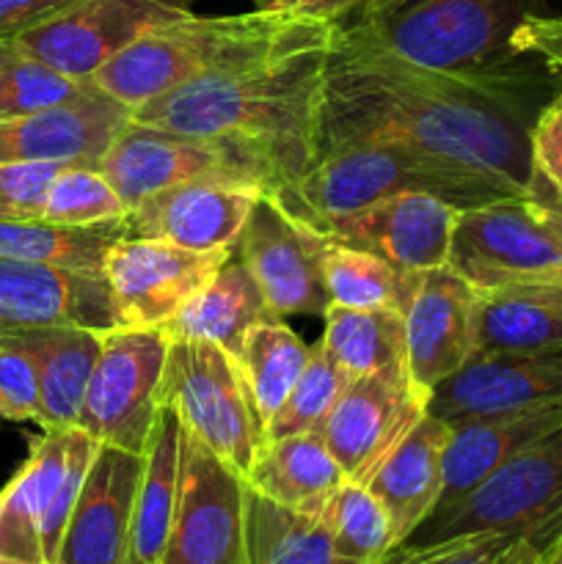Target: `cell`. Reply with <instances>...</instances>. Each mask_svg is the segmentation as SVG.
I'll return each mask as SVG.
<instances>
[{"label": "cell", "instance_id": "681fc988", "mask_svg": "<svg viewBox=\"0 0 562 564\" xmlns=\"http://www.w3.org/2000/svg\"><path fill=\"white\" fill-rule=\"evenodd\" d=\"M543 564H562V529L556 532V538L545 545Z\"/></svg>", "mask_w": 562, "mask_h": 564}, {"label": "cell", "instance_id": "f35d334b", "mask_svg": "<svg viewBox=\"0 0 562 564\" xmlns=\"http://www.w3.org/2000/svg\"><path fill=\"white\" fill-rule=\"evenodd\" d=\"M91 86L94 83L72 80L11 47L9 58L0 64V121L64 105Z\"/></svg>", "mask_w": 562, "mask_h": 564}, {"label": "cell", "instance_id": "d590c367", "mask_svg": "<svg viewBox=\"0 0 562 564\" xmlns=\"http://www.w3.org/2000/svg\"><path fill=\"white\" fill-rule=\"evenodd\" d=\"M314 516L331 534L336 554L356 564H375L397 549L395 532L380 501L367 485L342 482Z\"/></svg>", "mask_w": 562, "mask_h": 564}, {"label": "cell", "instance_id": "cb8c5ba5", "mask_svg": "<svg viewBox=\"0 0 562 564\" xmlns=\"http://www.w3.org/2000/svg\"><path fill=\"white\" fill-rule=\"evenodd\" d=\"M452 427L433 413L391 449L375 468L367 488L386 510L397 545L406 543L439 507L444 488V452Z\"/></svg>", "mask_w": 562, "mask_h": 564}, {"label": "cell", "instance_id": "5b68a950", "mask_svg": "<svg viewBox=\"0 0 562 564\" xmlns=\"http://www.w3.org/2000/svg\"><path fill=\"white\" fill-rule=\"evenodd\" d=\"M400 193H428L457 209L516 198L468 165L391 141L331 149L314 160L306 174L270 196L317 229L325 220Z\"/></svg>", "mask_w": 562, "mask_h": 564}, {"label": "cell", "instance_id": "1f68e13d", "mask_svg": "<svg viewBox=\"0 0 562 564\" xmlns=\"http://www.w3.org/2000/svg\"><path fill=\"white\" fill-rule=\"evenodd\" d=\"M309 356L312 347L284 323V317L262 319L246 334L235 361L262 430L301 378Z\"/></svg>", "mask_w": 562, "mask_h": 564}, {"label": "cell", "instance_id": "8fae6325", "mask_svg": "<svg viewBox=\"0 0 562 564\" xmlns=\"http://www.w3.org/2000/svg\"><path fill=\"white\" fill-rule=\"evenodd\" d=\"M160 564H246V479L180 435V496Z\"/></svg>", "mask_w": 562, "mask_h": 564}, {"label": "cell", "instance_id": "74e56055", "mask_svg": "<svg viewBox=\"0 0 562 564\" xmlns=\"http://www.w3.org/2000/svg\"><path fill=\"white\" fill-rule=\"evenodd\" d=\"M121 218H127V207L97 165H61L50 182L42 220L58 226H97Z\"/></svg>", "mask_w": 562, "mask_h": 564}, {"label": "cell", "instance_id": "ab89813d", "mask_svg": "<svg viewBox=\"0 0 562 564\" xmlns=\"http://www.w3.org/2000/svg\"><path fill=\"white\" fill-rule=\"evenodd\" d=\"M534 545L549 543L521 534H466L441 543H402L375 564H516Z\"/></svg>", "mask_w": 562, "mask_h": 564}, {"label": "cell", "instance_id": "44dd1931", "mask_svg": "<svg viewBox=\"0 0 562 564\" xmlns=\"http://www.w3.org/2000/svg\"><path fill=\"white\" fill-rule=\"evenodd\" d=\"M132 121V110L97 86L36 113L0 121V163H91Z\"/></svg>", "mask_w": 562, "mask_h": 564}, {"label": "cell", "instance_id": "5bb4252c", "mask_svg": "<svg viewBox=\"0 0 562 564\" xmlns=\"http://www.w3.org/2000/svg\"><path fill=\"white\" fill-rule=\"evenodd\" d=\"M187 14L171 0H80L9 44L72 80L91 83L94 72L143 33Z\"/></svg>", "mask_w": 562, "mask_h": 564}, {"label": "cell", "instance_id": "9a60e30c", "mask_svg": "<svg viewBox=\"0 0 562 564\" xmlns=\"http://www.w3.org/2000/svg\"><path fill=\"white\" fill-rule=\"evenodd\" d=\"M231 253L229 248L191 251L149 237H121L102 264L116 325L165 328Z\"/></svg>", "mask_w": 562, "mask_h": 564}, {"label": "cell", "instance_id": "52a82bcc", "mask_svg": "<svg viewBox=\"0 0 562 564\" xmlns=\"http://www.w3.org/2000/svg\"><path fill=\"white\" fill-rule=\"evenodd\" d=\"M163 402L174 408L187 433L246 479L264 430L235 356L207 339H171Z\"/></svg>", "mask_w": 562, "mask_h": 564}, {"label": "cell", "instance_id": "7c38bea8", "mask_svg": "<svg viewBox=\"0 0 562 564\" xmlns=\"http://www.w3.org/2000/svg\"><path fill=\"white\" fill-rule=\"evenodd\" d=\"M430 391L411 378L406 364L361 375L347 383L317 435L347 482L367 485L375 468L422 422Z\"/></svg>", "mask_w": 562, "mask_h": 564}, {"label": "cell", "instance_id": "83f0119b", "mask_svg": "<svg viewBox=\"0 0 562 564\" xmlns=\"http://www.w3.org/2000/svg\"><path fill=\"white\" fill-rule=\"evenodd\" d=\"M270 317L275 314L270 312L259 284L246 264L231 253L229 262L176 312L165 330L171 339L215 341L237 358L248 330Z\"/></svg>", "mask_w": 562, "mask_h": 564}, {"label": "cell", "instance_id": "7402d4cb", "mask_svg": "<svg viewBox=\"0 0 562 564\" xmlns=\"http://www.w3.org/2000/svg\"><path fill=\"white\" fill-rule=\"evenodd\" d=\"M474 301L477 290L461 273L441 264L424 270L406 317L408 372L433 391L474 356Z\"/></svg>", "mask_w": 562, "mask_h": 564}, {"label": "cell", "instance_id": "484cf974", "mask_svg": "<svg viewBox=\"0 0 562 564\" xmlns=\"http://www.w3.org/2000/svg\"><path fill=\"white\" fill-rule=\"evenodd\" d=\"M31 352L42 397V430H72L80 419L88 380L102 350V330L80 325H53L14 334Z\"/></svg>", "mask_w": 562, "mask_h": 564}, {"label": "cell", "instance_id": "277c9868", "mask_svg": "<svg viewBox=\"0 0 562 564\" xmlns=\"http://www.w3.org/2000/svg\"><path fill=\"white\" fill-rule=\"evenodd\" d=\"M336 22L248 11L229 17L187 14L160 25L94 72L91 83L130 110L163 97L171 88L213 72L290 50L325 47Z\"/></svg>", "mask_w": 562, "mask_h": 564}, {"label": "cell", "instance_id": "ffe728a7", "mask_svg": "<svg viewBox=\"0 0 562 564\" xmlns=\"http://www.w3.org/2000/svg\"><path fill=\"white\" fill-rule=\"evenodd\" d=\"M143 455L99 444L53 564H130Z\"/></svg>", "mask_w": 562, "mask_h": 564}, {"label": "cell", "instance_id": "e0dca14e", "mask_svg": "<svg viewBox=\"0 0 562 564\" xmlns=\"http://www.w3.org/2000/svg\"><path fill=\"white\" fill-rule=\"evenodd\" d=\"M461 213L428 193H400L325 220L317 229L339 246L367 251L411 273H424L446 264Z\"/></svg>", "mask_w": 562, "mask_h": 564}, {"label": "cell", "instance_id": "60d3db41", "mask_svg": "<svg viewBox=\"0 0 562 564\" xmlns=\"http://www.w3.org/2000/svg\"><path fill=\"white\" fill-rule=\"evenodd\" d=\"M42 416L39 375L17 336H0V419L36 422Z\"/></svg>", "mask_w": 562, "mask_h": 564}, {"label": "cell", "instance_id": "bcb514c9", "mask_svg": "<svg viewBox=\"0 0 562 564\" xmlns=\"http://www.w3.org/2000/svg\"><path fill=\"white\" fill-rule=\"evenodd\" d=\"M257 11L268 14L303 17L317 22H339L347 11L361 9L364 0H251Z\"/></svg>", "mask_w": 562, "mask_h": 564}, {"label": "cell", "instance_id": "ee69618b", "mask_svg": "<svg viewBox=\"0 0 562 564\" xmlns=\"http://www.w3.org/2000/svg\"><path fill=\"white\" fill-rule=\"evenodd\" d=\"M516 50L527 55H538L540 61L562 75V17L534 14L518 28Z\"/></svg>", "mask_w": 562, "mask_h": 564}, {"label": "cell", "instance_id": "f6af8a7d", "mask_svg": "<svg viewBox=\"0 0 562 564\" xmlns=\"http://www.w3.org/2000/svg\"><path fill=\"white\" fill-rule=\"evenodd\" d=\"M75 3L80 0H0V42H11Z\"/></svg>", "mask_w": 562, "mask_h": 564}, {"label": "cell", "instance_id": "836d02e7", "mask_svg": "<svg viewBox=\"0 0 562 564\" xmlns=\"http://www.w3.org/2000/svg\"><path fill=\"white\" fill-rule=\"evenodd\" d=\"M323 350L347 378H361L386 367H408L406 317L397 312H364L331 303L323 314Z\"/></svg>", "mask_w": 562, "mask_h": 564}, {"label": "cell", "instance_id": "603a6c76", "mask_svg": "<svg viewBox=\"0 0 562 564\" xmlns=\"http://www.w3.org/2000/svg\"><path fill=\"white\" fill-rule=\"evenodd\" d=\"M556 424H562V402L527 411L488 413L452 424L444 452V488L433 512L466 499L516 452L554 430Z\"/></svg>", "mask_w": 562, "mask_h": 564}, {"label": "cell", "instance_id": "8d00e7d4", "mask_svg": "<svg viewBox=\"0 0 562 564\" xmlns=\"http://www.w3.org/2000/svg\"><path fill=\"white\" fill-rule=\"evenodd\" d=\"M350 378L342 372L339 364L323 350V345L312 347L301 378L295 380L287 400L264 427V438H284L298 433H317L320 424L334 411L336 400L347 389ZM262 438V441H264Z\"/></svg>", "mask_w": 562, "mask_h": 564}, {"label": "cell", "instance_id": "f546056e", "mask_svg": "<svg viewBox=\"0 0 562 564\" xmlns=\"http://www.w3.org/2000/svg\"><path fill=\"white\" fill-rule=\"evenodd\" d=\"M180 416L163 402L143 452V471L132 510L130 564H160L165 551L180 496Z\"/></svg>", "mask_w": 562, "mask_h": 564}, {"label": "cell", "instance_id": "d6a6232c", "mask_svg": "<svg viewBox=\"0 0 562 564\" xmlns=\"http://www.w3.org/2000/svg\"><path fill=\"white\" fill-rule=\"evenodd\" d=\"M127 235H130L127 218L97 226H58L47 224V220H0V257L102 273L108 251Z\"/></svg>", "mask_w": 562, "mask_h": 564}, {"label": "cell", "instance_id": "3957f363", "mask_svg": "<svg viewBox=\"0 0 562 564\" xmlns=\"http://www.w3.org/2000/svg\"><path fill=\"white\" fill-rule=\"evenodd\" d=\"M534 14H545L540 0H406L356 22L400 58L474 83L538 119V86L554 69L516 50L518 28Z\"/></svg>", "mask_w": 562, "mask_h": 564}, {"label": "cell", "instance_id": "30bf717a", "mask_svg": "<svg viewBox=\"0 0 562 564\" xmlns=\"http://www.w3.org/2000/svg\"><path fill=\"white\" fill-rule=\"evenodd\" d=\"M446 264L477 292L562 284V246L540 224L527 198H496L463 209Z\"/></svg>", "mask_w": 562, "mask_h": 564}, {"label": "cell", "instance_id": "4dcf8cb0", "mask_svg": "<svg viewBox=\"0 0 562 564\" xmlns=\"http://www.w3.org/2000/svg\"><path fill=\"white\" fill-rule=\"evenodd\" d=\"M246 564H356L336 554L314 512L287 510L246 485Z\"/></svg>", "mask_w": 562, "mask_h": 564}, {"label": "cell", "instance_id": "e575fe53", "mask_svg": "<svg viewBox=\"0 0 562 564\" xmlns=\"http://www.w3.org/2000/svg\"><path fill=\"white\" fill-rule=\"evenodd\" d=\"M323 270L331 303L364 312L406 314L422 281V273L395 268L372 253L334 240L325 248Z\"/></svg>", "mask_w": 562, "mask_h": 564}, {"label": "cell", "instance_id": "f1b7e54d", "mask_svg": "<svg viewBox=\"0 0 562 564\" xmlns=\"http://www.w3.org/2000/svg\"><path fill=\"white\" fill-rule=\"evenodd\" d=\"M562 345V284L477 292L474 352L540 350Z\"/></svg>", "mask_w": 562, "mask_h": 564}, {"label": "cell", "instance_id": "4fadbf2b", "mask_svg": "<svg viewBox=\"0 0 562 564\" xmlns=\"http://www.w3.org/2000/svg\"><path fill=\"white\" fill-rule=\"evenodd\" d=\"M325 248L328 237L323 231L295 218L275 196L262 193L237 237L235 253L275 317H323L331 306L323 270Z\"/></svg>", "mask_w": 562, "mask_h": 564}, {"label": "cell", "instance_id": "f5cc1de1", "mask_svg": "<svg viewBox=\"0 0 562 564\" xmlns=\"http://www.w3.org/2000/svg\"><path fill=\"white\" fill-rule=\"evenodd\" d=\"M0 564H33V562H17V560H0Z\"/></svg>", "mask_w": 562, "mask_h": 564}, {"label": "cell", "instance_id": "8992f818", "mask_svg": "<svg viewBox=\"0 0 562 564\" xmlns=\"http://www.w3.org/2000/svg\"><path fill=\"white\" fill-rule=\"evenodd\" d=\"M562 529V424L496 468L477 490L433 512L406 543L424 545L466 534H521L551 543Z\"/></svg>", "mask_w": 562, "mask_h": 564}, {"label": "cell", "instance_id": "b9f144b4", "mask_svg": "<svg viewBox=\"0 0 562 564\" xmlns=\"http://www.w3.org/2000/svg\"><path fill=\"white\" fill-rule=\"evenodd\" d=\"M64 163H0V220H42L53 176Z\"/></svg>", "mask_w": 562, "mask_h": 564}, {"label": "cell", "instance_id": "ac0fdd59", "mask_svg": "<svg viewBox=\"0 0 562 564\" xmlns=\"http://www.w3.org/2000/svg\"><path fill=\"white\" fill-rule=\"evenodd\" d=\"M53 325L116 328L105 275L0 257V336Z\"/></svg>", "mask_w": 562, "mask_h": 564}, {"label": "cell", "instance_id": "d6986e66", "mask_svg": "<svg viewBox=\"0 0 562 564\" xmlns=\"http://www.w3.org/2000/svg\"><path fill=\"white\" fill-rule=\"evenodd\" d=\"M259 185L229 180H196L165 187L127 213L132 237L174 242L191 251H235L257 198Z\"/></svg>", "mask_w": 562, "mask_h": 564}, {"label": "cell", "instance_id": "f907efd6", "mask_svg": "<svg viewBox=\"0 0 562 564\" xmlns=\"http://www.w3.org/2000/svg\"><path fill=\"white\" fill-rule=\"evenodd\" d=\"M543 551L545 545H534V549H529L516 564H543Z\"/></svg>", "mask_w": 562, "mask_h": 564}, {"label": "cell", "instance_id": "816d5d0a", "mask_svg": "<svg viewBox=\"0 0 562 564\" xmlns=\"http://www.w3.org/2000/svg\"><path fill=\"white\" fill-rule=\"evenodd\" d=\"M9 53H11L9 42H0V64H3V61H6V58H9Z\"/></svg>", "mask_w": 562, "mask_h": 564}, {"label": "cell", "instance_id": "d4e9b609", "mask_svg": "<svg viewBox=\"0 0 562 564\" xmlns=\"http://www.w3.org/2000/svg\"><path fill=\"white\" fill-rule=\"evenodd\" d=\"M72 430H44L20 471L0 490V560L44 564L42 527L64 479Z\"/></svg>", "mask_w": 562, "mask_h": 564}, {"label": "cell", "instance_id": "c3c4849f", "mask_svg": "<svg viewBox=\"0 0 562 564\" xmlns=\"http://www.w3.org/2000/svg\"><path fill=\"white\" fill-rule=\"evenodd\" d=\"M400 3H406V0H364L361 17L380 14V11H389V9H395V6H400Z\"/></svg>", "mask_w": 562, "mask_h": 564}, {"label": "cell", "instance_id": "4316f807", "mask_svg": "<svg viewBox=\"0 0 562 564\" xmlns=\"http://www.w3.org/2000/svg\"><path fill=\"white\" fill-rule=\"evenodd\" d=\"M342 482L345 474L317 433L264 438L246 474L253 494L298 512H317Z\"/></svg>", "mask_w": 562, "mask_h": 564}, {"label": "cell", "instance_id": "7a4b0ae2", "mask_svg": "<svg viewBox=\"0 0 562 564\" xmlns=\"http://www.w3.org/2000/svg\"><path fill=\"white\" fill-rule=\"evenodd\" d=\"M328 53L331 44L290 50L196 77L136 108L132 119L240 149L262 165L273 193L317 160Z\"/></svg>", "mask_w": 562, "mask_h": 564}, {"label": "cell", "instance_id": "7dc6e473", "mask_svg": "<svg viewBox=\"0 0 562 564\" xmlns=\"http://www.w3.org/2000/svg\"><path fill=\"white\" fill-rule=\"evenodd\" d=\"M527 202L532 204L540 224H543L545 229L551 231V237L562 246V198L556 196V193H551L549 185L538 176V187H534V193L527 198Z\"/></svg>", "mask_w": 562, "mask_h": 564}, {"label": "cell", "instance_id": "2e32d148", "mask_svg": "<svg viewBox=\"0 0 562 564\" xmlns=\"http://www.w3.org/2000/svg\"><path fill=\"white\" fill-rule=\"evenodd\" d=\"M562 402V345L540 350L474 352L455 375L430 391L428 413L441 422Z\"/></svg>", "mask_w": 562, "mask_h": 564}, {"label": "cell", "instance_id": "6da1fadb", "mask_svg": "<svg viewBox=\"0 0 562 564\" xmlns=\"http://www.w3.org/2000/svg\"><path fill=\"white\" fill-rule=\"evenodd\" d=\"M534 116L455 75L424 69L336 22L325 69L320 154L391 141L479 171L516 198L538 187Z\"/></svg>", "mask_w": 562, "mask_h": 564}, {"label": "cell", "instance_id": "7bdbcfd3", "mask_svg": "<svg viewBox=\"0 0 562 564\" xmlns=\"http://www.w3.org/2000/svg\"><path fill=\"white\" fill-rule=\"evenodd\" d=\"M532 160L540 180L562 198V86L532 124Z\"/></svg>", "mask_w": 562, "mask_h": 564}, {"label": "cell", "instance_id": "9c48e42d", "mask_svg": "<svg viewBox=\"0 0 562 564\" xmlns=\"http://www.w3.org/2000/svg\"><path fill=\"white\" fill-rule=\"evenodd\" d=\"M97 169L110 182L127 213L152 193L196 180L248 182L270 193V180L262 165L240 149L215 138L141 124L136 119L114 138Z\"/></svg>", "mask_w": 562, "mask_h": 564}, {"label": "cell", "instance_id": "ba28073f", "mask_svg": "<svg viewBox=\"0 0 562 564\" xmlns=\"http://www.w3.org/2000/svg\"><path fill=\"white\" fill-rule=\"evenodd\" d=\"M171 336L165 328L102 330V350L88 380L77 427L97 444L143 455L163 408Z\"/></svg>", "mask_w": 562, "mask_h": 564}]
</instances>
